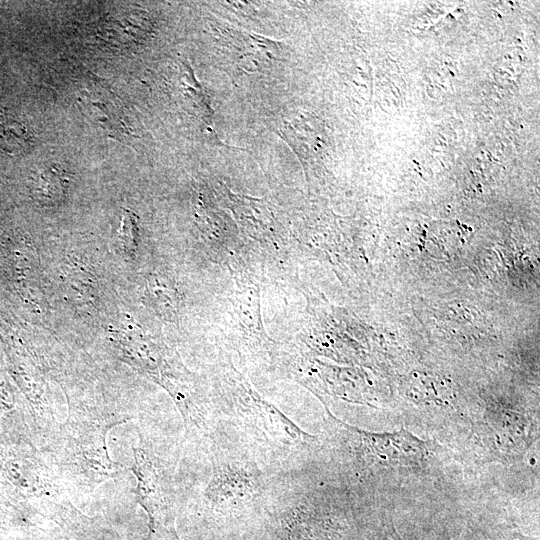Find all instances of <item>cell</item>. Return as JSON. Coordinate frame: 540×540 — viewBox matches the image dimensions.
Masks as SVG:
<instances>
[{
    "label": "cell",
    "mask_w": 540,
    "mask_h": 540,
    "mask_svg": "<svg viewBox=\"0 0 540 540\" xmlns=\"http://www.w3.org/2000/svg\"><path fill=\"white\" fill-rule=\"evenodd\" d=\"M4 508L2 507V505L0 504V518L4 517Z\"/></svg>",
    "instance_id": "obj_9"
},
{
    "label": "cell",
    "mask_w": 540,
    "mask_h": 540,
    "mask_svg": "<svg viewBox=\"0 0 540 540\" xmlns=\"http://www.w3.org/2000/svg\"><path fill=\"white\" fill-rule=\"evenodd\" d=\"M438 540H450L449 535L446 530H443L441 536L438 538Z\"/></svg>",
    "instance_id": "obj_8"
},
{
    "label": "cell",
    "mask_w": 540,
    "mask_h": 540,
    "mask_svg": "<svg viewBox=\"0 0 540 540\" xmlns=\"http://www.w3.org/2000/svg\"><path fill=\"white\" fill-rule=\"evenodd\" d=\"M144 20L137 11L111 13L99 24L98 34L110 45L124 47L139 43L148 32Z\"/></svg>",
    "instance_id": "obj_3"
},
{
    "label": "cell",
    "mask_w": 540,
    "mask_h": 540,
    "mask_svg": "<svg viewBox=\"0 0 540 540\" xmlns=\"http://www.w3.org/2000/svg\"><path fill=\"white\" fill-rule=\"evenodd\" d=\"M68 183L65 171L49 167L38 175L34 185V193L37 199L45 204L56 203L65 196Z\"/></svg>",
    "instance_id": "obj_4"
},
{
    "label": "cell",
    "mask_w": 540,
    "mask_h": 540,
    "mask_svg": "<svg viewBox=\"0 0 540 540\" xmlns=\"http://www.w3.org/2000/svg\"><path fill=\"white\" fill-rule=\"evenodd\" d=\"M261 488L260 472L251 464L237 460H216L205 495L213 506L246 502Z\"/></svg>",
    "instance_id": "obj_2"
},
{
    "label": "cell",
    "mask_w": 540,
    "mask_h": 540,
    "mask_svg": "<svg viewBox=\"0 0 540 540\" xmlns=\"http://www.w3.org/2000/svg\"><path fill=\"white\" fill-rule=\"evenodd\" d=\"M136 228V221L133 214L130 212H125L123 214L118 232V240L122 246V249L127 253L133 252L136 246Z\"/></svg>",
    "instance_id": "obj_5"
},
{
    "label": "cell",
    "mask_w": 540,
    "mask_h": 540,
    "mask_svg": "<svg viewBox=\"0 0 540 540\" xmlns=\"http://www.w3.org/2000/svg\"><path fill=\"white\" fill-rule=\"evenodd\" d=\"M476 540H530L521 534L512 531H498L478 537Z\"/></svg>",
    "instance_id": "obj_7"
},
{
    "label": "cell",
    "mask_w": 540,
    "mask_h": 540,
    "mask_svg": "<svg viewBox=\"0 0 540 540\" xmlns=\"http://www.w3.org/2000/svg\"><path fill=\"white\" fill-rule=\"evenodd\" d=\"M371 540H403L397 533L393 523L389 520L382 521L376 534Z\"/></svg>",
    "instance_id": "obj_6"
},
{
    "label": "cell",
    "mask_w": 540,
    "mask_h": 540,
    "mask_svg": "<svg viewBox=\"0 0 540 540\" xmlns=\"http://www.w3.org/2000/svg\"><path fill=\"white\" fill-rule=\"evenodd\" d=\"M328 414L334 426L348 439L351 452L358 455L359 460L386 467L416 468L427 459L426 443L404 429L374 433L349 426Z\"/></svg>",
    "instance_id": "obj_1"
}]
</instances>
